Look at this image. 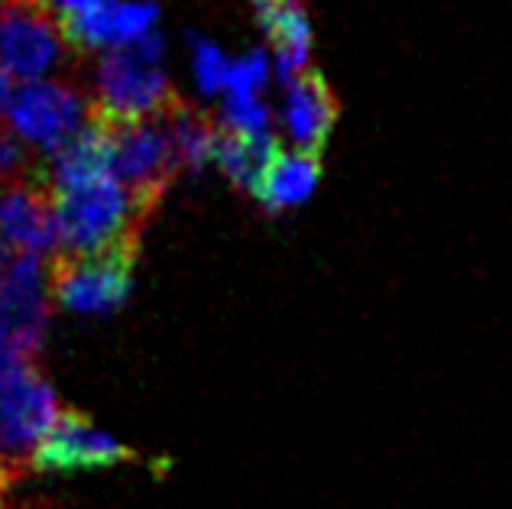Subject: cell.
I'll return each mask as SVG.
<instances>
[{"label":"cell","instance_id":"ac0fdd59","mask_svg":"<svg viewBox=\"0 0 512 509\" xmlns=\"http://www.w3.org/2000/svg\"><path fill=\"white\" fill-rule=\"evenodd\" d=\"M269 75V59L263 49H253L250 56L231 62L227 72V88L224 95H260V88Z\"/></svg>","mask_w":512,"mask_h":509},{"label":"cell","instance_id":"5bb4252c","mask_svg":"<svg viewBox=\"0 0 512 509\" xmlns=\"http://www.w3.org/2000/svg\"><path fill=\"white\" fill-rule=\"evenodd\" d=\"M169 130L175 143V156H179L182 169H205V163L214 159V137H218V124L214 117L195 111L192 104H185L182 98L169 107Z\"/></svg>","mask_w":512,"mask_h":509},{"label":"cell","instance_id":"9a60e30c","mask_svg":"<svg viewBox=\"0 0 512 509\" xmlns=\"http://www.w3.org/2000/svg\"><path fill=\"white\" fill-rule=\"evenodd\" d=\"M214 120L227 130L244 133V137H263V133H273V111L263 104L260 95H224L221 114Z\"/></svg>","mask_w":512,"mask_h":509},{"label":"cell","instance_id":"8fae6325","mask_svg":"<svg viewBox=\"0 0 512 509\" xmlns=\"http://www.w3.org/2000/svg\"><path fill=\"white\" fill-rule=\"evenodd\" d=\"M256 20L273 39L276 49V72L286 88L308 72L312 56V23L302 7V0H253Z\"/></svg>","mask_w":512,"mask_h":509},{"label":"cell","instance_id":"d6986e66","mask_svg":"<svg viewBox=\"0 0 512 509\" xmlns=\"http://www.w3.org/2000/svg\"><path fill=\"white\" fill-rule=\"evenodd\" d=\"M46 4L52 7V13L59 17V23H72L78 17H85V13L98 10L104 4H114V0H46Z\"/></svg>","mask_w":512,"mask_h":509},{"label":"cell","instance_id":"52a82bcc","mask_svg":"<svg viewBox=\"0 0 512 509\" xmlns=\"http://www.w3.org/2000/svg\"><path fill=\"white\" fill-rule=\"evenodd\" d=\"M59 412L56 390L36 364L0 380V461L26 471Z\"/></svg>","mask_w":512,"mask_h":509},{"label":"cell","instance_id":"8992f818","mask_svg":"<svg viewBox=\"0 0 512 509\" xmlns=\"http://www.w3.org/2000/svg\"><path fill=\"white\" fill-rule=\"evenodd\" d=\"M140 247H117L101 257H52L49 299L75 315H111L133 289Z\"/></svg>","mask_w":512,"mask_h":509},{"label":"cell","instance_id":"7c38bea8","mask_svg":"<svg viewBox=\"0 0 512 509\" xmlns=\"http://www.w3.org/2000/svg\"><path fill=\"white\" fill-rule=\"evenodd\" d=\"M218 124V120H214ZM282 150L276 133H263V137H244L218 124V137H214V163L231 179L237 189L256 192L260 189L263 172L273 163V156Z\"/></svg>","mask_w":512,"mask_h":509},{"label":"cell","instance_id":"30bf717a","mask_svg":"<svg viewBox=\"0 0 512 509\" xmlns=\"http://www.w3.org/2000/svg\"><path fill=\"white\" fill-rule=\"evenodd\" d=\"M338 111V98H334V91L315 69L295 78L286 88V104H282V124H286L289 140L295 143V153L321 159Z\"/></svg>","mask_w":512,"mask_h":509},{"label":"cell","instance_id":"5b68a950","mask_svg":"<svg viewBox=\"0 0 512 509\" xmlns=\"http://www.w3.org/2000/svg\"><path fill=\"white\" fill-rule=\"evenodd\" d=\"M88 124L91 95H85L72 82H65V78L20 85L7 111V127L26 146L46 153L49 159L62 153Z\"/></svg>","mask_w":512,"mask_h":509},{"label":"cell","instance_id":"ba28073f","mask_svg":"<svg viewBox=\"0 0 512 509\" xmlns=\"http://www.w3.org/2000/svg\"><path fill=\"white\" fill-rule=\"evenodd\" d=\"M137 461V451L127 448L98 428L85 412L62 409L56 425L49 428L43 445L36 448L30 467L39 474H75L98 471V467H120Z\"/></svg>","mask_w":512,"mask_h":509},{"label":"cell","instance_id":"277c9868","mask_svg":"<svg viewBox=\"0 0 512 509\" xmlns=\"http://www.w3.org/2000/svg\"><path fill=\"white\" fill-rule=\"evenodd\" d=\"M169 111L137 120V124L111 127V172L127 185V192L137 198L143 214H150L163 202L166 189L179 172V156H175ZM104 124V120H101Z\"/></svg>","mask_w":512,"mask_h":509},{"label":"cell","instance_id":"2e32d148","mask_svg":"<svg viewBox=\"0 0 512 509\" xmlns=\"http://www.w3.org/2000/svg\"><path fill=\"white\" fill-rule=\"evenodd\" d=\"M36 176H43V169L33 166L26 143L10 127H0V182L13 185V182H30Z\"/></svg>","mask_w":512,"mask_h":509},{"label":"cell","instance_id":"6da1fadb","mask_svg":"<svg viewBox=\"0 0 512 509\" xmlns=\"http://www.w3.org/2000/svg\"><path fill=\"white\" fill-rule=\"evenodd\" d=\"M59 257H101L117 247H140L146 214L114 172L52 192Z\"/></svg>","mask_w":512,"mask_h":509},{"label":"cell","instance_id":"4fadbf2b","mask_svg":"<svg viewBox=\"0 0 512 509\" xmlns=\"http://www.w3.org/2000/svg\"><path fill=\"white\" fill-rule=\"evenodd\" d=\"M318 176H321V159L318 156L279 150L273 156V163H269V169L263 172L260 189L253 192V198L266 211L295 208L315 192Z\"/></svg>","mask_w":512,"mask_h":509},{"label":"cell","instance_id":"7a4b0ae2","mask_svg":"<svg viewBox=\"0 0 512 509\" xmlns=\"http://www.w3.org/2000/svg\"><path fill=\"white\" fill-rule=\"evenodd\" d=\"M75 52L46 0H0V69L13 82H49L69 69Z\"/></svg>","mask_w":512,"mask_h":509},{"label":"cell","instance_id":"ffe728a7","mask_svg":"<svg viewBox=\"0 0 512 509\" xmlns=\"http://www.w3.org/2000/svg\"><path fill=\"white\" fill-rule=\"evenodd\" d=\"M20 477H23L20 467H10L7 461H0V503L10 497V490H13V484H17Z\"/></svg>","mask_w":512,"mask_h":509},{"label":"cell","instance_id":"44dd1931","mask_svg":"<svg viewBox=\"0 0 512 509\" xmlns=\"http://www.w3.org/2000/svg\"><path fill=\"white\" fill-rule=\"evenodd\" d=\"M13 95H17V88H13V78H10L4 69H0V117H4V114L10 111Z\"/></svg>","mask_w":512,"mask_h":509},{"label":"cell","instance_id":"9c48e42d","mask_svg":"<svg viewBox=\"0 0 512 509\" xmlns=\"http://www.w3.org/2000/svg\"><path fill=\"white\" fill-rule=\"evenodd\" d=\"M0 244L17 253H36V257L59 247L56 202L46 176L0 189Z\"/></svg>","mask_w":512,"mask_h":509},{"label":"cell","instance_id":"e0dca14e","mask_svg":"<svg viewBox=\"0 0 512 509\" xmlns=\"http://www.w3.org/2000/svg\"><path fill=\"white\" fill-rule=\"evenodd\" d=\"M227 72H231V59L224 52L208 43V39H195V78L205 95L227 88Z\"/></svg>","mask_w":512,"mask_h":509},{"label":"cell","instance_id":"3957f363","mask_svg":"<svg viewBox=\"0 0 512 509\" xmlns=\"http://www.w3.org/2000/svg\"><path fill=\"white\" fill-rule=\"evenodd\" d=\"M175 101L179 95H175L169 78L133 46L107 49L94 65L91 111L104 124H137V120L169 111Z\"/></svg>","mask_w":512,"mask_h":509}]
</instances>
